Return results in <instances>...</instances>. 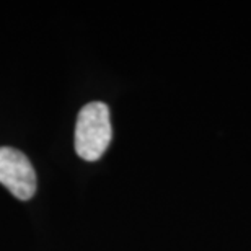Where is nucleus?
Here are the masks:
<instances>
[{
    "mask_svg": "<svg viewBox=\"0 0 251 251\" xmlns=\"http://www.w3.org/2000/svg\"><path fill=\"white\" fill-rule=\"evenodd\" d=\"M109 109L101 101L85 104L75 126V152L87 162H95L106 152L111 142Z\"/></svg>",
    "mask_w": 251,
    "mask_h": 251,
    "instance_id": "f257e3e1",
    "label": "nucleus"
},
{
    "mask_svg": "<svg viewBox=\"0 0 251 251\" xmlns=\"http://www.w3.org/2000/svg\"><path fill=\"white\" fill-rule=\"evenodd\" d=\"M0 183L15 198L28 201L36 191V173L28 157L13 147H0Z\"/></svg>",
    "mask_w": 251,
    "mask_h": 251,
    "instance_id": "f03ea898",
    "label": "nucleus"
}]
</instances>
